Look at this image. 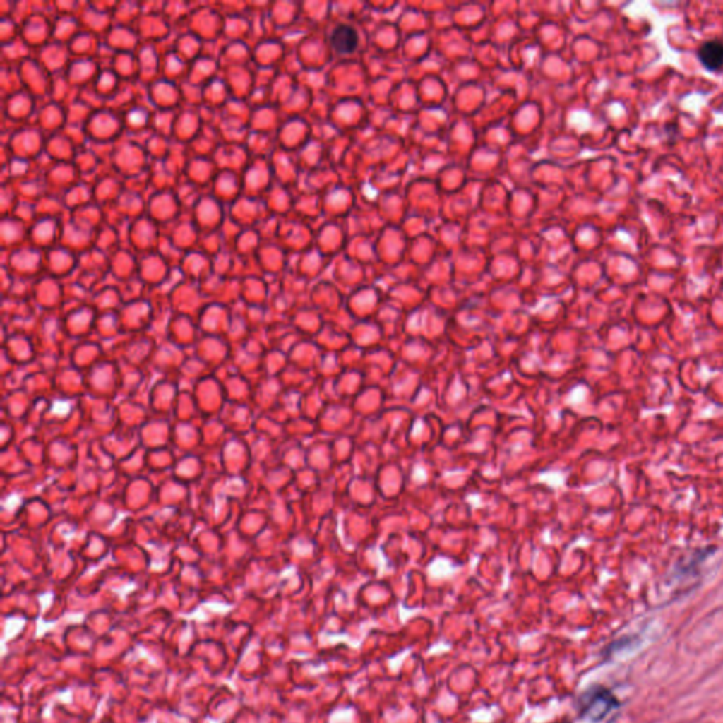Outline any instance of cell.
<instances>
[{
    "mask_svg": "<svg viewBox=\"0 0 723 723\" xmlns=\"http://www.w3.org/2000/svg\"><path fill=\"white\" fill-rule=\"evenodd\" d=\"M619 706V699L613 695L611 691L603 686H592L586 689L578 699L580 717L592 723L602 722Z\"/></svg>",
    "mask_w": 723,
    "mask_h": 723,
    "instance_id": "obj_1",
    "label": "cell"
},
{
    "mask_svg": "<svg viewBox=\"0 0 723 723\" xmlns=\"http://www.w3.org/2000/svg\"><path fill=\"white\" fill-rule=\"evenodd\" d=\"M330 44L339 54H352L357 48L359 35L353 27L347 24H339L330 34Z\"/></svg>",
    "mask_w": 723,
    "mask_h": 723,
    "instance_id": "obj_2",
    "label": "cell"
},
{
    "mask_svg": "<svg viewBox=\"0 0 723 723\" xmlns=\"http://www.w3.org/2000/svg\"><path fill=\"white\" fill-rule=\"evenodd\" d=\"M699 61L709 71H719L723 66V41L709 40L698 51Z\"/></svg>",
    "mask_w": 723,
    "mask_h": 723,
    "instance_id": "obj_3",
    "label": "cell"
},
{
    "mask_svg": "<svg viewBox=\"0 0 723 723\" xmlns=\"http://www.w3.org/2000/svg\"><path fill=\"white\" fill-rule=\"evenodd\" d=\"M565 723H568V722H565Z\"/></svg>",
    "mask_w": 723,
    "mask_h": 723,
    "instance_id": "obj_4",
    "label": "cell"
}]
</instances>
